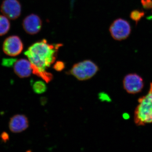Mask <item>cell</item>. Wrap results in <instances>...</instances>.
Returning <instances> with one entry per match:
<instances>
[{
    "label": "cell",
    "mask_w": 152,
    "mask_h": 152,
    "mask_svg": "<svg viewBox=\"0 0 152 152\" xmlns=\"http://www.w3.org/2000/svg\"><path fill=\"white\" fill-rule=\"evenodd\" d=\"M62 45L50 44L45 39L35 43L29 47L24 54L31 64L32 73L49 83L53 76L46 69L54 63L58 50Z\"/></svg>",
    "instance_id": "obj_1"
},
{
    "label": "cell",
    "mask_w": 152,
    "mask_h": 152,
    "mask_svg": "<svg viewBox=\"0 0 152 152\" xmlns=\"http://www.w3.org/2000/svg\"><path fill=\"white\" fill-rule=\"evenodd\" d=\"M134 120L136 124L139 126L152 123V83L148 94L139 99Z\"/></svg>",
    "instance_id": "obj_2"
},
{
    "label": "cell",
    "mask_w": 152,
    "mask_h": 152,
    "mask_svg": "<svg viewBox=\"0 0 152 152\" xmlns=\"http://www.w3.org/2000/svg\"><path fill=\"white\" fill-rule=\"evenodd\" d=\"M99 71V67L90 60H85L75 64L69 74L80 81L86 80L92 77Z\"/></svg>",
    "instance_id": "obj_3"
},
{
    "label": "cell",
    "mask_w": 152,
    "mask_h": 152,
    "mask_svg": "<svg viewBox=\"0 0 152 152\" xmlns=\"http://www.w3.org/2000/svg\"><path fill=\"white\" fill-rule=\"evenodd\" d=\"M110 31L113 38L116 40L125 39L129 35L131 27L127 21L118 19L113 22L110 28Z\"/></svg>",
    "instance_id": "obj_4"
},
{
    "label": "cell",
    "mask_w": 152,
    "mask_h": 152,
    "mask_svg": "<svg viewBox=\"0 0 152 152\" xmlns=\"http://www.w3.org/2000/svg\"><path fill=\"white\" fill-rule=\"evenodd\" d=\"M23 49V44L20 38L17 36H11L6 38L3 43V50L7 56H18Z\"/></svg>",
    "instance_id": "obj_5"
},
{
    "label": "cell",
    "mask_w": 152,
    "mask_h": 152,
    "mask_svg": "<svg viewBox=\"0 0 152 152\" xmlns=\"http://www.w3.org/2000/svg\"><path fill=\"white\" fill-rule=\"evenodd\" d=\"M123 85L127 92L134 94L141 91L144 87L143 80L137 74H129L125 76Z\"/></svg>",
    "instance_id": "obj_6"
},
{
    "label": "cell",
    "mask_w": 152,
    "mask_h": 152,
    "mask_svg": "<svg viewBox=\"0 0 152 152\" xmlns=\"http://www.w3.org/2000/svg\"><path fill=\"white\" fill-rule=\"evenodd\" d=\"M22 7L18 0H4L1 6L2 13L8 19L15 20L21 14Z\"/></svg>",
    "instance_id": "obj_7"
},
{
    "label": "cell",
    "mask_w": 152,
    "mask_h": 152,
    "mask_svg": "<svg viewBox=\"0 0 152 152\" xmlns=\"http://www.w3.org/2000/svg\"><path fill=\"white\" fill-rule=\"evenodd\" d=\"M42 21L35 14H31L24 19L23 26L25 31L30 35H35L40 31L42 27Z\"/></svg>",
    "instance_id": "obj_8"
},
{
    "label": "cell",
    "mask_w": 152,
    "mask_h": 152,
    "mask_svg": "<svg viewBox=\"0 0 152 152\" xmlns=\"http://www.w3.org/2000/svg\"><path fill=\"white\" fill-rule=\"evenodd\" d=\"M28 126V121L24 115H15L11 118L9 122L10 130L14 133L22 132L26 129Z\"/></svg>",
    "instance_id": "obj_9"
},
{
    "label": "cell",
    "mask_w": 152,
    "mask_h": 152,
    "mask_svg": "<svg viewBox=\"0 0 152 152\" xmlns=\"http://www.w3.org/2000/svg\"><path fill=\"white\" fill-rule=\"evenodd\" d=\"M14 70L17 75L22 78L29 77L33 71L31 62L26 59L17 60L14 64Z\"/></svg>",
    "instance_id": "obj_10"
},
{
    "label": "cell",
    "mask_w": 152,
    "mask_h": 152,
    "mask_svg": "<svg viewBox=\"0 0 152 152\" xmlns=\"http://www.w3.org/2000/svg\"><path fill=\"white\" fill-rule=\"evenodd\" d=\"M10 26L8 18L4 15H0V36L4 35L8 32Z\"/></svg>",
    "instance_id": "obj_11"
},
{
    "label": "cell",
    "mask_w": 152,
    "mask_h": 152,
    "mask_svg": "<svg viewBox=\"0 0 152 152\" xmlns=\"http://www.w3.org/2000/svg\"><path fill=\"white\" fill-rule=\"evenodd\" d=\"M33 91L36 94H40L45 92L47 90L46 85L42 81H37L31 84Z\"/></svg>",
    "instance_id": "obj_12"
},
{
    "label": "cell",
    "mask_w": 152,
    "mask_h": 152,
    "mask_svg": "<svg viewBox=\"0 0 152 152\" xmlns=\"http://www.w3.org/2000/svg\"><path fill=\"white\" fill-rule=\"evenodd\" d=\"M17 61V59L13 58H4L2 61V65L3 66L7 67H11L15 64V63Z\"/></svg>",
    "instance_id": "obj_13"
},
{
    "label": "cell",
    "mask_w": 152,
    "mask_h": 152,
    "mask_svg": "<svg viewBox=\"0 0 152 152\" xmlns=\"http://www.w3.org/2000/svg\"><path fill=\"white\" fill-rule=\"evenodd\" d=\"M65 67V64L64 62L61 61L57 62L54 66V68L57 71L62 70Z\"/></svg>",
    "instance_id": "obj_14"
},
{
    "label": "cell",
    "mask_w": 152,
    "mask_h": 152,
    "mask_svg": "<svg viewBox=\"0 0 152 152\" xmlns=\"http://www.w3.org/2000/svg\"><path fill=\"white\" fill-rule=\"evenodd\" d=\"M99 98L102 102H104V101L109 102L111 101L108 95L104 93H101L99 94Z\"/></svg>",
    "instance_id": "obj_15"
},
{
    "label": "cell",
    "mask_w": 152,
    "mask_h": 152,
    "mask_svg": "<svg viewBox=\"0 0 152 152\" xmlns=\"http://www.w3.org/2000/svg\"><path fill=\"white\" fill-rule=\"evenodd\" d=\"M142 13L138 11H134L132 14V18L134 20H138L142 16Z\"/></svg>",
    "instance_id": "obj_16"
},
{
    "label": "cell",
    "mask_w": 152,
    "mask_h": 152,
    "mask_svg": "<svg viewBox=\"0 0 152 152\" xmlns=\"http://www.w3.org/2000/svg\"><path fill=\"white\" fill-rule=\"evenodd\" d=\"M1 137L2 140H3V141L7 142L9 139V135L7 133L3 132L1 134Z\"/></svg>",
    "instance_id": "obj_17"
}]
</instances>
